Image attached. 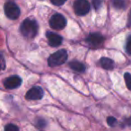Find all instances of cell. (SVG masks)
Listing matches in <instances>:
<instances>
[{
	"mask_svg": "<svg viewBox=\"0 0 131 131\" xmlns=\"http://www.w3.org/2000/svg\"><path fill=\"white\" fill-rule=\"evenodd\" d=\"M39 25L37 22L32 19H25L20 26V31L24 37L32 39L38 33Z\"/></svg>",
	"mask_w": 131,
	"mask_h": 131,
	"instance_id": "6da1fadb",
	"label": "cell"
},
{
	"mask_svg": "<svg viewBox=\"0 0 131 131\" xmlns=\"http://www.w3.org/2000/svg\"><path fill=\"white\" fill-rule=\"evenodd\" d=\"M127 26L128 28H131V9L129 11L128 17H127Z\"/></svg>",
	"mask_w": 131,
	"mask_h": 131,
	"instance_id": "ffe728a7",
	"label": "cell"
},
{
	"mask_svg": "<svg viewBox=\"0 0 131 131\" xmlns=\"http://www.w3.org/2000/svg\"><path fill=\"white\" fill-rule=\"evenodd\" d=\"M125 122L127 123V125H128V126H130V127H131V118H127V119L125 120Z\"/></svg>",
	"mask_w": 131,
	"mask_h": 131,
	"instance_id": "44dd1931",
	"label": "cell"
},
{
	"mask_svg": "<svg viewBox=\"0 0 131 131\" xmlns=\"http://www.w3.org/2000/svg\"><path fill=\"white\" fill-rule=\"evenodd\" d=\"M49 25L54 30H62L67 25V20L61 14H55L49 20Z\"/></svg>",
	"mask_w": 131,
	"mask_h": 131,
	"instance_id": "277c9868",
	"label": "cell"
},
{
	"mask_svg": "<svg viewBox=\"0 0 131 131\" xmlns=\"http://www.w3.org/2000/svg\"><path fill=\"white\" fill-rule=\"evenodd\" d=\"M90 4L87 0H75L74 3V10L77 15H85L90 11Z\"/></svg>",
	"mask_w": 131,
	"mask_h": 131,
	"instance_id": "5b68a950",
	"label": "cell"
},
{
	"mask_svg": "<svg viewBox=\"0 0 131 131\" xmlns=\"http://www.w3.org/2000/svg\"><path fill=\"white\" fill-rule=\"evenodd\" d=\"M2 69H5V59L2 56Z\"/></svg>",
	"mask_w": 131,
	"mask_h": 131,
	"instance_id": "7402d4cb",
	"label": "cell"
},
{
	"mask_svg": "<svg viewBox=\"0 0 131 131\" xmlns=\"http://www.w3.org/2000/svg\"><path fill=\"white\" fill-rule=\"evenodd\" d=\"M124 78H125L126 85L129 90H131V74L130 73H125L124 75Z\"/></svg>",
	"mask_w": 131,
	"mask_h": 131,
	"instance_id": "4fadbf2b",
	"label": "cell"
},
{
	"mask_svg": "<svg viewBox=\"0 0 131 131\" xmlns=\"http://www.w3.org/2000/svg\"><path fill=\"white\" fill-rule=\"evenodd\" d=\"M22 79L18 75H13L5 79L4 81V86L6 89H15L18 88L22 84Z\"/></svg>",
	"mask_w": 131,
	"mask_h": 131,
	"instance_id": "ba28073f",
	"label": "cell"
},
{
	"mask_svg": "<svg viewBox=\"0 0 131 131\" xmlns=\"http://www.w3.org/2000/svg\"><path fill=\"white\" fill-rule=\"evenodd\" d=\"M111 3H112L113 6H114L116 9H125L127 7V3H126L125 0H111Z\"/></svg>",
	"mask_w": 131,
	"mask_h": 131,
	"instance_id": "7c38bea8",
	"label": "cell"
},
{
	"mask_svg": "<svg viewBox=\"0 0 131 131\" xmlns=\"http://www.w3.org/2000/svg\"><path fill=\"white\" fill-rule=\"evenodd\" d=\"M126 51L128 55H131V35L127 37V43H126Z\"/></svg>",
	"mask_w": 131,
	"mask_h": 131,
	"instance_id": "9a60e30c",
	"label": "cell"
},
{
	"mask_svg": "<svg viewBox=\"0 0 131 131\" xmlns=\"http://www.w3.org/2000/svg\"><path fill=\"white\" fill-rule=\"evenodd\" d=\"M36 125L38 126L39 127H43L46 126V122H45V120H43V119H39V120H37Z\"/></svg>",
	"mask_w": 131,
	"mask_h": 131,
	"instance_id": "d6986e66",
	"label": "cell"
},
{
	"mask_svg": "<svg viewBox=\"0 0 131 131\" xmlns=\"http://www.w3.org/2000/svg\"><path fill=\"white\" fill-rule=\"evenodd\" d=\"M43 95H44L43 89L41 87H39V86H35V87H32L26 93L25 98L27 100H31V101L40 100L43 97Z\"/></svg>",
	"mask_w": 131,
	"mask_h": 131,
	"instance_id": "52a82bcc",
	"label": "cell"
},
{
	"mask_svg": "<svg viewBox=\"0 0 131 131\" xmlns=\"http://www.w3.org/2000/svg\"><path fill=\"white\" fill-rule=\"evenodd\" d=\"M4 11L6 15L11 20H16L20 16V8L14 2H6L4 6Z\"/></svg>",
	"mask_w": 131,
	"mask_h": 131,
	"instance_id": "3957f363",
	"label": "cell"
},
{
	"mask_svg": "<svg viewBox=\"0 0 131 131\" xmlns=\"http://www.w3.org/2000/svg\"><path fill=\"white\" fill-rule=\"evenodd\" d=\"M99 63H100V65L102 66L104 69L111 70L114 68V62L109 58H102L99 60Z\"/></svg>",
	"mask_w": 131,
	"mask_h": 131,
	"instance_id": "30bf717a",
	"label": "cell"
},
{
	"mask_svg": "<svg viewBox=\"0 0 131 131\" xmlns=\"http://www.w3.org/2000/svg\"><path fill=\"white\" fill-rule=\"evenodd\" d=\"M69 67L73 70H75V71H77V72H79V73H82V72L85 71V66L83 63H81V62L77 61V60L70 62Z\"/></svg>",
	"mask_w": 131,
	"mask_h": 131,
	"instance_id": "8fae6325",
	"label": "cell"
},
{
	"mask_svg": "<svg viewBox=\"0 0 131 131\" xmlns=\"http://www.w3.org/2000/svg\"><path fill=\"white\" fill-rule=\"evenodd\" d=\"M5 131H19V128L15 124H8L5 127Z\"/></svg>",
	"mask_w": 131,
	"mask_h": 131,
	"instance_id": "5bb4252c",
	"label": "cell"
},
{
	"mask_svg": "<svg viewBox=\"0 0 131 131\" xmlns=\"http://www.w3.org/2000/svg\"><path fill=\"white\" fill-rule=\"evenodd\" d=\"M102 0H93V5L95 10L100 9L101 6H102Z\"/></svg>",
	"mask_w": 131,
	"mask_h": 131,
	"instance_id": "2e32d148",
	"label": "cell"
},
{
	"mask_svg": "<svg viewBox=\"0 0 131 131\" xmlns=\"http://www.w3.org/2000/svg\"><path fill=\"white\" fill-rule=\"evenodd\" d=\"M46 36L48 39V42L50 46L52 47H58L63 41V38L60 35H58V33L51 32V31H48L46 33Z\"/></svg>",
	"mask_w": 131,
	"mask_h": 131,
	"instance_id": "9c48e42d",
	"label": "cell"
},
{
	"mask_svg": "<svg viewBox=\"0 0 131 131\" xmlns=\"http://www.w3.org/2000/svg\"><path fill=\"white\" fill-rule=\"evenodd\" d=\"M50 1L55 6H62L67 2V0H50Z\"/></svg>",
	"mask_w": 131,
	"mask_h": 131,
	"instance_id": "ac0fdd59",
	"label": "cell"
},
{
	"mask_svg": "<svg viewBox=\"0 0 131 131\" xmlns=\"http://www.w3.org/2000/svg\"><path fill=\"white\" fill-rule=\"evenodd\" d=\"M86 41L91 47L98 48L102 45L104 41V37L100 33H91L86 38Z\"/></svg>",
	"mask_w": 131,
	"mask_h": 131,
	"instance_id": "8992f818",
	"label": "cell"
},
{
	"mask_svg": "<svg viewBox=\"0 0 131 131\" xmlns=\"http://www.w3.org/2000/svg\"><path fill=\"white\" fill-rule=\"evenodd\" d=\"M68 59V53L66 49H59L53 53L52 55L49 57L48 58V64L49 67L54 68L58 66H61L65 63Z\"/></svg>",
	"mask_w": 131,
	"mask_h": 131,
	"instance_id": "7a4b0ae2",
	"label": "cell"
},
{
	"mask_svg": "<svg viewBox=\"0 0 131 131\" xmlns=\"http://www.w3.org/2000/svg\"><path fill=\"white\" fill-rule=\"evenodd\" d=\"M107 123L109 124L111 127H114V126H116L117 119L114 117H109V118H107Z\"/></svg>",
	"mask_w": 131,
	"mask_h": 131,
	"instance_id": "e0dca14e",
	"label": "cell"
}]
</instances>
